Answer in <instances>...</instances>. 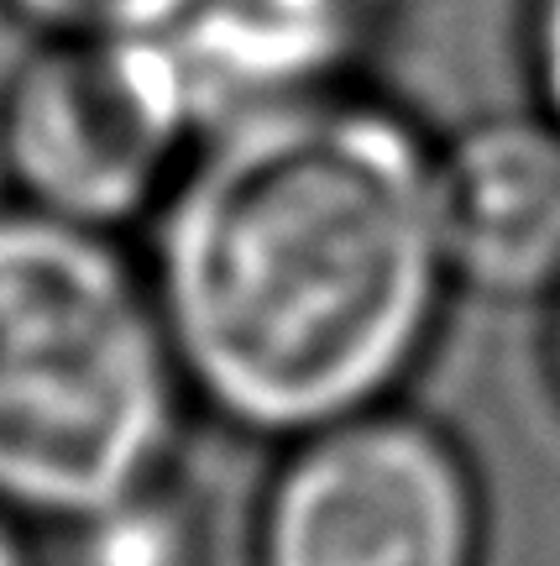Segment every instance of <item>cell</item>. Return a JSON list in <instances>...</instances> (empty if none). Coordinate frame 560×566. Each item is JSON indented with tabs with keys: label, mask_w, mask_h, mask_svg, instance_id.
<instances>
[{
	"label": "cell",
	"mask_w": 560,
	"mask_h": 566,
	"mask_svg": "<svg viewBox=\"0 0 560 566\" xmlns=\"http://www.w3.org/2000/svg\"><path fill=\"white\" fill-rule=\"evenodd\" d=\"M445 279L435 163L372 105L299 95L204 132L158 226L183 378L252 430L372 409Z\"/></svg>",
	"instance_id": "cell-1"
},
{
	"label": "cell",
	"mask_w": 560,
	"mask_h": 566,
	"mask_svg": "<svg viewBox=\"0 0 560 566\" xmlns=\"http://www.w3.org/2000/svg\"><path fill=\"white\" fill-rule=\"evenodd\" d=\"M351 27L357 0H189L147 38L168 53L200 132H215L246 111L315 95Z\"/></svg>",
	"instance_id": "cell-6"
},
{
	"label": "cell",
	"mask_w": 560,
	"mask_h": 566,
	"mask_svg": "<svg viewBox=\"0 0 560 566\" xmlns=\"http://www.w3.org/2000/svg\"><path fill=\"white\" fill-rule=\"evenodd\" d=\"M204 137L158 38H53L6 101L0 147L27 205L110 226L162 195Z\"/></svg>",
	"instance_id": "cell-3"
},
{
	"label": "cell",
	"mask_w": 560,
	"mask_h": 566,
	"mask_svg": "<svg viewBox=\"0 0 560 566\" xmlns=\"http://www.w3.org/2000/svg\"><path fill=\"white\" fill-rule=\"evenodd\" d=\"M42 38H147L189 0H6Z\"/></svg>",
	"instance_id": "cell-7"
},
{
	"label": "cell",
	"mask_w": 560,
	"mask_h": 566,
	"mask_svg": "<svg viewBox=\"0 0 560 566\" xmlns=\"http://www.w3.org/2000/svg\"><path fill=\"white\" fill-rule=\"evenodd\" d=\"M445 268L487 294L560 283V126L493 122L435 168Z\"/></svg>",
	"instance_id": "cell-5"
},
{
	"label": "cell",
	"mask_w": 560,
	"mask_h": 566,
	"mask_svg": "<svg viewBox=\"0 0 560 566\" xmlns=\"http://www.w3.org/2000/svg\"><path fill=\"white\" fill-rule=\"evenodd\" d=\"M0 566H27V551H21L17 530L6 520V504H0Z\"/></svg>",
	"instance_id": "cell-9"
},
{
	"label": "cell",
	"mask_w": 560,
	"mask_h": 566,
	"mask_svg": "<svg viewBox=\"0 0 560 566\" xmlns=\"http://www.w3.org/2000/svg\"><path fill=\"white\" fill-rule=\"evenodd\" d=\"M540 74L560 126V0H540Z\"/></svg>",
	"instance_id": "cell-8"
},
{
	"label": "cell",
	"mask_w": 560,
	"mask_h": 566,
	"mask_svg": "<svg viewBox=\"0 0 560 566\" xmlns=\"http://www.w3.org/2000/svg\"><path fill=\"white\" fill-rule=\"evenodd\" d=\"M179 373L158 294L101 226L0 216V504L74 525L137 504L173 441Z\"/></svg>",
	"instance_id": "cell-2"
},
{
	"label": "cell",
	"mask_w": 560,
	"mask_h": 566,
	"mask_svg": "<svg viewBox=\"0 0 560 566\" xmlns=\"http://www.w3.org/2000/svg\"><path fill=\"white\" fill-rule=\"evenodd\" d=\"M477 499L424 424L361 409L309 430L262 514V566H472Z\"/></svg>",
	"instance_id": "cell-4"
}]
</instances>
